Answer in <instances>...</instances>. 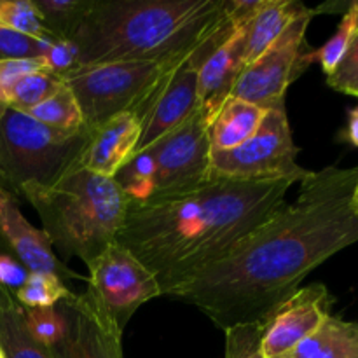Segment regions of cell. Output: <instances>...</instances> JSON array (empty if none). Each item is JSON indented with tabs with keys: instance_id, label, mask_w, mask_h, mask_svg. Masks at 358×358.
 I'll use <instances>...</instances> for the list:
<instances>
[{
	"instance_id": "obj_1",
	"label": "cell",
	"mask_w": 358,
	"mask_h": 358,
	"mask_svg": "<svg viewBox=\"0 0 358 358\" xmlns=\"http://www.w3.org/2000/svg\"><path fill=\"white\" fill-rule=\"evenodd\" d=\"M227 257L166 297L192 304L219 329L262 322L327 259L358 241L357 168L329 166Z\"/></svg>"
},
{
	"instance_id": "obj_2",
	"label": "cell",
	"mask_w": 358,
	"mask_h": 358,
	"mask_svg": "<svg viewBox=\"0 0 358 358\" xmlns=\"http://www.w3.org/2000/svg\"><path fill=\"white\" fill-rule=\"evenodd\" d=\"M294 184L212 177L187 194L129 203L117 241L156 276L166 296L268 222Z\"/></svg>"
},
{
	"instance_id": "obj_3",
	"label": "cell",
	"mask_w": 358,
	"mask_h": 358,
	"mask_svg": "<svg viewBox=\"0 0 358 358\" xmlns=\"http://www.w3.org/2000/svg\"><path fill=\"white\" fill-rule=\"evenodd\" d=\"M226 0H94L72 37L79 66L184 59L222 23Z\"/></svg>"
},
{
	"instance_id": "obj_4",
	"label": "cell",
	"mask_w": 358,
	"mask_h": 358,
	"mask_svg": "<svg viewBox=\"0 0 358 358\" xmlns=\"http://www.w3.org/2000/svg\"><path fill=\"white\" fill-rule=\"evenodd\" d=\"M20 196L37 210L52 247L86 266L117 241L129 205L114 178L83 168L52 185H24Z\"/></svg>"
},
{
	"instance_id": "obj_5",
	"label": "cell",
	"mask_w": 358,
	"mask_h": 358,
	"mask_svg": "<svg viewBox=\"0 0 358 358\" xmlns=\"http://www.w3.org/2000/svg\"><path fill=\"white\" fill-rule=\"evenodd\" d=\"M184 59L115 62L79 66L62 77L72 90L84 128L93 131L112 117L133 112L145 122L154 103Z\"/></svg>"
},
{
	"instance_id": "obj_6",
	"label": "cell",
	"mask_w": 358,
	"mask_h": 358,
	"mask_svg": "<svg viewBox=\"0 0 358 358\" xmlns=\"http://www.w3.org/2000/svg\"><path fill=\"white\" fill-rule=\"evenodd\" d=\"M91 131L52 129L24 112L0 114V187L20 194L24 185H52L79 168Z\"/></svg>"
},
{
	"instance_id": "obj_7",
	"label": "cell",
	"mask_w": 358,
	"mask_h": 358,
	"mask_svg": "<svg viewBox=\"0 0 358 358\" xmlns=\"http://www.w3.org/2000/svg\"><path fill=\"white\" fill-rule=\"evenodd\" d=\"M299 147L294 143L285 103L266 108L255 135L233 150L212 154V177L247 182H301L310 170L297 163Z\"/></svg>"
},
{
	"instance_id": "obj_8",
	"label": "cell",
	"mask_w": 358,
	"mask_h": 358,
	"mask_svg": "<svg viewBox=\"0 0 358 358\" xmlns=\"http://www.w3.org/2000/svg\"><path fill=\"white\" fill-rule=\"evenodd\" d=\"M210 126L205 115L196 110L175 131L145 149L154 164L150 201L187 194L212 180Z\"/></svg>"
},
{
	"instance_id": "obj_9",
	"label": "cell",
	"mask_w": 358,
	"mask_h": 358,
	"mask_svg": "<svg viewBox=\"0 0 358 358\" xmlns=\"http://www.w3.org/2000/svg\"><path fill=\"white\" fill-rule=\"evenodd\" d=\"M317 9L304 7L283 34L241 72L231 96L262 108L285 103L290 84L304 72L308 63L306 30Z\"/></svg>"
},
{
	"instance_id": "obj_10",
	"label": "cell",
	"mask_w": 358,
	"mask_h": 358,
	"mask_svg": "<svg viewBox=\"0 0 358 358\" xmlns=\"http://www.w3.org/2000/svg\"><path fill=\"white\" fill-rule=\"evenodd\" d=\"M87 271L86 290L121 331L138 308L163 296L156 276L119 241L87 264Z\"/></svg>"
},
{
	"instance_id": "obj_11",
	"label": "cell",
	"mask_w": 358,
	"mask_h": 358,
	"mask_svg": "<svg viewBox=\"0 0 358 358\" xmlns=\"http://www.w3.org/2000/svg\"><path fill=\"white\" fill-rule=\"evenodd\" d=\"M331 294L322 283L290 294L262 320V357L280 358L292 352L331 317Z\"/></svg>"
},
{
	"instance_id": "obj_12",
	"label": "cell",
	"mask_w": 358,
	"mask_h": 358,
	"mask_svg": "<svg viewBox=\"0 0 358 358\" xmlns=\"http://www.w3.org/2000/svg\"><path fill=\"white\" fill-rule=\"evenodd\" d=\"M58 306L69 324L66 338L52 348L58 358H124L122 331L87 290Z\"/></svg>"
},
{
	"instance_id": "obj_13",
	"label": "cell",
	"mask_w": 358,
	"mask_h": 358,
	"mask_svg": "<svg viewBox=\"0 0 358 358\" xmlns=\"http://www.w3.org/2000/svg\"><path fill=\"white\" fill-rule=\"evenodd\" d=\"M0 241L30 273H49L62 280L79 278L52 252L51 241L42 229L31 226L17 206L13 192L0 187Z\"/></svg>"
},
{
	"instance_id": "obj_14",
	"label": "cell",
	"mask_w": 358,
	"mask_h": 358,
	"mask_svg": "<svg viewBox=\"0 0 358 358\" xmlns=\"http://www.w3.org/2000/svg\"><path fill=\"white\" fill-rule=\"evenodd\" d=\"M143 131V122L133 112H124L91 131L83 150L79 168L114 178L117 171L135 156Z\"/></svg>"
},
{
	"instance_id": "obj_15",
	"label": "cell",
	"mask_w": 358,
	"mask_h": 358,
	"mask_svg": "<svg viewBox=\"0 0 358 358\" xmlns=\"http://www.w3.org/2000/svg\"><path fill=\"white\" fill-rule=\"evenodd\" d=\"M245 24L206 58L198 73V110L212 124L245 70Z\"/></svg>"
},
{
	"instance_id": "obj_16",
	"label": "cell",
	"mask_w": 358,
	"mask_h": 358,
	"mask_svg": "<svg viewBox=\"0 0 358 358\" xmlns=\"http://www.w3.org/2000/svg\"><path fill=\"white\" fill-rule=\"evenodd\" d=\"M304 7L297 0H261V6L245 24V66L254 63L278 38Z\"/></svg>"
},
{
	"instance_id": "obj_17",
	"label": "cell",
	"mask_w": 358,
	"mask_h": 358,
	"mask_svg": "<svg viewBox=\"0 0 358 358\" xmlns=\"http://www.w3.org/2000/svg\"><path fill=\"white\" fill-rule=\"evenodd\" d=\"M266 108L240 98H227L210 126L212 154L233 150L255 135L264 119Z\"/></svg>"
},
{
	"instance_id": "obj_18",
	"label": "cell",
	"mask_w": 358,
	"mask_h": 358,
	"mask_svg": "<svg viewBox=\"0 0 358 358\" xmlns=\"http://www.w3.org/2000/svg\"><path fill=\"white\" fill-rule=\"evenodd\" d=\"M0 348L6 358H58L49 346L30 334L23 306L9 290L0 287Z\"/></svg>"
},
{
	"instance_id": "obj_19",
	"label": "cell",
	"mask_w": 358,
	"mask_h": 358,
	"mask_svg": "<svg viewBox=\"0 0 358 358\" xmlns=\"http://www.w3.org/2000/svg\"><path fill=\"white\" fill-rule=\"evenodd\" d=\"M280 358H358V324L331 315L318 331Z\"/></svg>"
},
{
	"instance_id": "obj_20",
	"label": "cell",
	"mask_w": 358,
	"mask_h": 358,
	"mask_svg": "<svg viewBox=\"0 0 358 358\" xmlns=\"http://www.w3.org/2000/svg\"><path fill=\"white\" fill-rule=\"evenodd\" d=\"M49 37L69 41L80 21L86 17L94 0H31Z\"/></svg>"
},
{
	"instance_id": "obj_21",
	"label": "cell",
	"mask_w": 358,
	"mask_h": 358,
	"mask_svg": "<svg viewBox=\"0 0 358 358\" xmlns=\"http://www.w3.org/2000/svg\"><path fill=\"white\" fill-rule=\"evenodd\" d=\"M24 114L31 115L35 121L42 122L52 129H58V131L76 133L84 128L79 103H77L72 90L65 83H62V86L48 100H44Z\"/></svg>"
},
{
	"instance_id": "obj_22",
	"label": "cell",
	"mask_w": 358,
	"mask_h": 358,
	"mask_svg": "<svg viewBox=\"0 0 358 358\" xmlns=\"http://www.w3.org/2000/svg\"><path fill=\"white\" fill-rule=\"evenodd\" d=\"M23 308H56L73 296L65 280L49 273H30L27 282L13 294Z\"/></svg>"
},
{
	"instance_id": "obj_23",
	"label": "cell",
	"mask_w": 358,
	"mask_h": 358,
	"mask_svg": "<svg viewBox=\"0 0 358 358\" xmlns=\"http://www.w3.org/2000/svg\"><path fill=\"white\" fill-rule=\"evenodd\" d=\"M358 30V2H353L348 7V10L343 16L341 23H339L336 34L322 45L320 49L313 52H308V63L318 62L320 63L322 70L325 72V76H331L334 72V69L338 66V63L341 62V58L345 56V52L348 51L350 44H352L353 37H355Z\"/></svg>"
},
{
	"instance_id": "obj_24",
	"label": "cell",
	"mask_w": 358,
	"mask_h": 358,
	"mask_svg": "<svg viewBox=\"0 0 358 358\" xmlns=\"http://www.w3.org/2000/svg\"><path fill=\"white\" fill-rule=\"evenodd\" d=\"M63 80L55 73L48 70H38V72L28 73L21 77L13 87L9 96V108L20 112H28L44 100H48L51 94L56 93Z\"/></svg>"
},
{
	"instance_id": "obj_25",
	"label": "cell",
	"mask_w": 358,
	"mask_h": 358,
	"mask_svg": "<svg viewBox=\"0 0 358 358\" xmlns=\"http://www.w3.org/2000/svg\"><path fill=\"white\" fill-rule=\"evenodd\" d=\"M30 334L49 348L62 345L69 332V324L59 308H23Z\"/></svg>"
},
{
	"instance_id": "obj_26",
	"label": "cell",
	"mask_w": 358,
	"mask_h": 358,
	"mask_svg": "<svg viewBox=\"0 0 358 358\" xmlns=\"http://www.w3.org/2000/svg\"><path fill=\"white\" fill-rule=\"evenodd\" d=\"M0 27L49 41V34L31 0H0Z\"/></svg>"
},
{
	"instance_id": "obj_27",
	"label": "cell",
	"mask_w": 358,
	"mask_h": 358,
	"mask_svg": "<svg viewBox=\"0 0 358 358\" xmlns=\"http://www.w3.org/2000/svg\"><path fill=\"white\" fill-rule=\"evenodd\" d=\"M262 322L226 329V358H264L261 352Z\"/></svg>"
},
{
	"instance_id": "obj_28",
	"label": "cell",
	"mask_w": 358,
	"mask_h": 358,
	"mask_svg": "<svg viewBox=\"0 0 358 358\" xmlns=\"http://www.w3.org/2000/svg\"><path fill=\"white\" fill-rule=\"evenodd\" d=\"M48 41L0 27V59H41Z\"/></svg>"
},
{
	"instance_id": "obj_29",
	"label": "cell",
	"mask_w": 358,
	"mask_h": 358,
	"mask_svg": "<svg viewBox=\"0 0 358 358\" xmlns=\"http://www.w3.org/2000/svg\"><path fill=\"white\" fill-rule=\"evenodd\" d=\"M327 84L339 93L358 98V30L334 72L327 76Z\"/></svg>"
},
{
	"instance_id": "obj_30",
	"label": "cell",
	"mask_w": 358,
	"mask_h": 358,
	"mask_svg": "<svg viewBox=\"0 0 358 358\" xmlns=\"http://www.w3.org/2000/svg\"><path fill=\"white\" fill-rule=\"evenodd\" d=\"M45 70L41 59H0V114L9 108V96L21 77Z\"/></svg>"
},
{
	"instance_id": "obj_31",
	"label": "cell",
	"mask_w": 358,
	"mask_h": 358,
	"mask_svg": "<svg viewBox=\"0 0 358 358\" xmlns=\"http://www.w3.org/2000/svg\"><path fill=\"white\" fill-rule=\"evenodd\" d=\"M28 275H30V271L24 266H21L16 259L0 254V287L2 289L14 294L27 282Z\"/></svg>"
},
{
	"instance_id": "obj_32",
	"label": "cell",
	"mask_w": 358,
	"mask_h": 358,
	"mask_svg": "<svg viewBox=\"0 0 358 358\" xmlns=\"http://www.w3.org/2000/svg\"><path fill=\"white\" fill-rule=\"evenodd\" d=\"M343 138L348 143H352V145L358 147V105L350 110L348 124H346L345 133H343Z\"/></svg>"
},
{
	"instance_id": "obj_33",
	"label": "cell",
	"mask_w": 358,
	"mask_h": 358,
	"mask_svg": "<svg viewBox=\"0 0 358 358\" xmlns=\"http://www.w3.org/2000/svg\"><path fill=\"white\" fill-rule=\"evenodd\" d=\"M353 205H355V208H357V212H358V185H357V189H355V194H353Z\"/></svg>"
},
{
	"instance_id": "obj_34",
	"label": "cell",
	"mask_w": 358,
	"mask_h": 358,
	"mask_svg": "<svg viewBox=\"0 0 358 358\" xmlns=\"http://www.w3.org/2000/svg\"><path fill=\"white\" fill-rule=\"evenodd\" d=\"M0 358H6V355H3V352H2V348H0Z\"/></svg>"
}]
</instances>
